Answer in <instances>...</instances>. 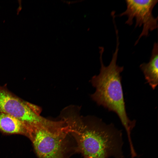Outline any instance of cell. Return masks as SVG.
Here are the masks:
<instances>
[{
	"instance_id": "obj_1",
	"label": "cell",
	"mask_w": 158,
	"mask_h": 158,
	"mask_svg": "<svg viewBox=\"0 0 158 158\" xmlns=\"http://www.w3.org/2000/svg\"><path fill=\"white\" fill-rule=\"evenodd\" d=\"M80 109L70 106L64 108L60 115L75 140V152L80 153L83 158L122 157L121 132L113 124H107L99 118L81 116Z\"/></svg>"
},
{
	"instance_id": "obj_2",
	"label": "cell",
	"mask_w": 158,
	"mask_h": 158,
	"mask_svg": "<svg viewBox=\"0 0 158 158\" xmlns=\"http://www.w3.org/2000/svg\"><path fill=\"white\" fill-rule=\"evenodd\" d=\"M119 46V38L116 37V48L107 66L104 65L102 60L104 48L99 47L101 68L99 74L93 76L90 80L96 88L95 92L90 97L98 105L117 114L126 130L128 140H130L131 131L136 121L130 120L126 111L120 75L124 67L117 64Z\"/></svg>"
},
{
	"instance_id": "obj_3",
	"label": "cell",
	"mask_w": 158,
	"mask_h": 158,
	"mask_svg": "<svg viewBox=\"0 0 158 158\" xmlns=\"http://www.w3.org/2000/svg\"><path fill=\"white\" fill-rule=\"evenodd\" d=\"M28 137L39 158H68L75 147L71 145L66 126L30 125Z\"/></svg>"
},
{
	"instance_id": "obj_4",
	"label": "cell",
	"mask_w": 158,
	"mask_h": 158,
	"mask_svg": "<svg viewBox=\"0 0 158 158\" xmlns=\"http://www.w3.org/2000/svg\"><path fill=\"white\" fill-rule=\"evenodd\" d=\"M39 107L25 102L0 86V112L8 114L30 125L51 126L54 121L40 116Z\"/></svg>"
},
{
	"instance_id": "obj_5",
	"label": "cell",
	"mask_w": 158,
	"mask_h": 158,
	"mask_svg": "<svg viewBox=\"0 0 158 158\" xmlns=\"http://www.w3.org/2000/svg\"><path fill=\"white\" fill-rule=\"evenodd\" d=\"M126 8L119 14V16H125L127 19L125 24L129 25L135 20V28L142 27V30L135 45L137 44L143 37L148 36L149 32L157 27V17H154L152 10L158 3L157 0H126L125 1Z\"/></svg>"
},
{
	"instance_id": "obj_6",
	"label": "cell",
	"mask_w": 158,
	"mask_h": 158,
	"mask_svg": "<svg viewBox=\"0 0 158 158\" xmlns=\"http://www.w3.org/2000/svg\"><path fill=\"white\" fill-rule=\"evenodd\" d=\"M158 47L157 43L154 42L149 62L141 63L140 66L146 83H148L153 90L155 89L158 83Z\"/></svg>"
},
{
	"instance_id": "obj_7",
	"label": "cell",
	"mask_w": 158,
	"mask_h": 158,
	"mask_svg": "<svg viewBox=\"0 0 158 158\" xmlns=\"http://www.w3.org/2000/svg\"><path fill=\"white\" fill-rule=\"evenodd\" d=\"M30 125L8 114L0 112V130L9 134H17L28 137Z\"/></svg>"
}]
</instances>
